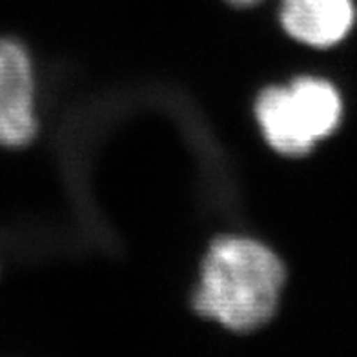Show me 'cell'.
Segmentation results:
<instances>
[{"label":"cell","mask_w":357,"mask_h":357,"mask_svg":"<svg viewBox=\"0 0 357 357\" xmlns=\"http://www.w3.org/2000/svg\"><path fill=\"white\" fill-rule=\"evenodd\" d=\"M354 20V0H281L282 28L306 46H335L350 33Z\"/></svg>","instance_id":"cell-4"},{"label":"cell","mask_w":357,"mask_h":357,"mask_svg":"<svg viewBox=\"0 0 357 357\" xmlns=\"http://www.w3.org/2000/svg\"><path fill=\"white\" fill-rule=\"evenodd\" d=\"M33 71L20 44L0 40V146L19 148L37 132Z\"/></svg>","instance_id":"cell-3"},{"label":"cell","mask_w":357,"mask_h":357,"mask_svg":"<svg viewBox=\"0 0 357 357\" xmlns=\"http://www.w3.org/2000/svg\"><path fill=\"white\" fill-rule=\"evenodd\" d=\"M284 287V266L261 243L215 241L202 264L193 306L231 332H254L272 319Z\"/></svg>","instance_id":"cell-1"},{"label":"cell","mask_w":357,"mask_h":357,"mask_svg":"<svg viewBox=\"0 0 357 357\" xmlns=\"http://www.w3.org/2000/svg\"><path fill=\"white\" fill-rule=\"evenodd\" d=\"M343 104L334 86L299 79L290 88H268L255 104L264 139L278 153L301 157L337 130Z\"/></svg>","instance_id":"cell-2"},{"label":"cell","mask_w":357,"mask_h":357,"mask_svg":"<svg viewBox=\"0 0 357 357\" xmlns=\"http://www.w3.org/2000/svg\"><path fill=\"white\" fill-rule=\"evenodd\" d=\"M226 2H230L231 6H237V8H252V6L259 4L261 0H226Z\"/></svg>","instance_id":"cell-5"}]
</instances>
